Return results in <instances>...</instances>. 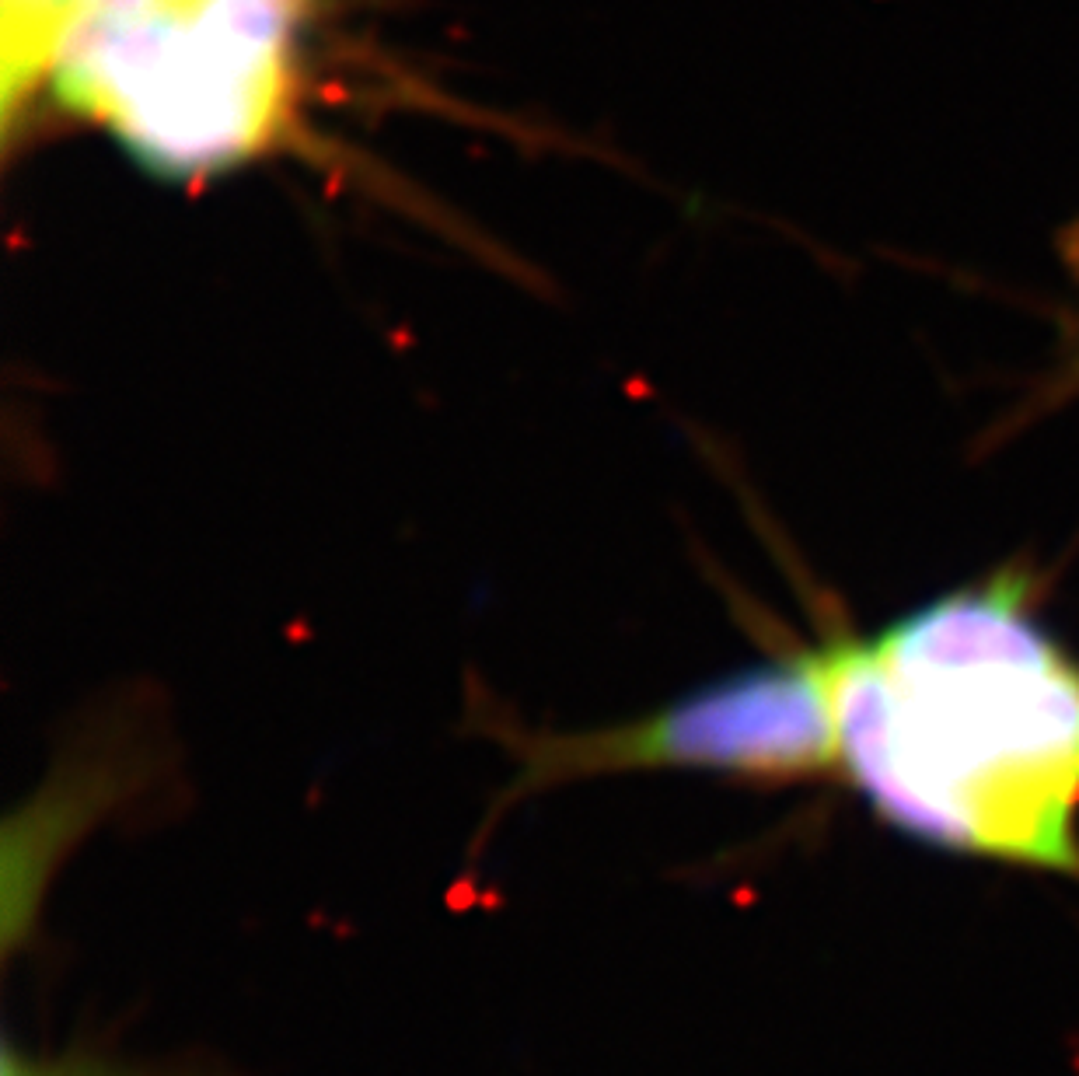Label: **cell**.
Instances as JSON below:
<instances>
[{
	"label": "cell",
	"mask_w": 1079,
	"mask_h": 1076,
	"mask_svg": "<svg viewBox=\"0 0 1079 1076\" xmlns=\"http://www.w3.org/2000/svg\"><path fill=\"white\" fill-rule=\"evenodd\" d=\"M839 776L950 853L1079 877V664L996 573L832 640Z\"/></svg>",
	"instance_id": "obj_1"
},
{
	"label": "cell",
	"mask_w": 1079,
	"mask_h": 1076,
	"mask_svg": "<svg viewBox=\"0 0 1079 1076\" xmlns=\"http://www.w3.org/2000/svg\"><path fill=\"white\" fill-rule=\"evenodd\" d=\"M308 0H95L53 63L56 95L161 179L262 158L294 116Z\"/></svg>",
	"instance_id": "obj_2"
},
{
	"label": "cell",
	"mask_w": 1079,
	"mask_h": 1076,
	"mask_svg": "<svg viewBox=\"0 0 1079 1076\" xmlns=\"http://www.w3.org/2000/svg\"><path fill=\"white\" fill-rule=\"evenodd\" d=\"M832 643L751 664L612 731L542 738L524 755V787L570 776L671 769L751 783L839 776Z\"/></svg>",
	"instance_id": "obj_3"
},
{
	"label": "cell",
	"mask_w": 1079,
	"mask_h": 1076,
	"mask_svg": "<svg viewBox=\"0 0 1079 1076\" xmlns=\"http://www.w3.org/2000/svg\"><path fill=\"white\" fill-rule=\"evenodd\" d=\"M95 0H0V95L7 123L39 88Z\"/></svg>",
	"instance_id": "obj_4"
},
{
	"label": "cell",
	"mask_w": 1079,
	"mask_h": 1076,
	"mask_svg": "<svg viewBox=\"0 0 1079 1076\" xmlns=\"http://www.w3.org/2000/svg\"><path fill=\"white\" fill-rule=\"evenodd\" d=\"M4 1076H175L158 1070H137V1066H116L95 1056H28L7 1045Z\"/></svg>",
	"instance_id": "obj_5"
},
{
	"label": "cell",
	"mask_w": 1079,
	"mask_h": 1076,
	"mask_svg": "<svg viewBox=\"0 0 1079 1076\" xmlns=\"http://www.w3.org/2000/svg\"><path fill=\"white\" fill-rule=\"evenodd\" d=\"M1066 256H1069V263L1079 269V228L1066 231Z\"/></svg>",
	"instance_id": "obj_6"
}]
</instances>
